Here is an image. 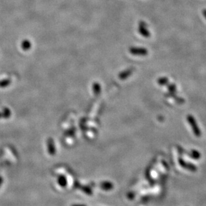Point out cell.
Returning <instances> with one entry per match:
<instances>
[{
	"instance_id": "3957f363",
	"label": "cell",
	"mask_w": 206,
	"mask_h": 206,
	"mask_svg": "<svg viewBox=\"0 0 206 206\" xmlns=\"http://www.w3.org/2000/svg\"><path fill=\"white\" fill-rule=\"evenodd\" d=\"M113 184H111V183H109V182H105L102 185V187L105 189V190H110V189H112L113 188Z\"/></svg>"
},
{
	"instance_id": "6da1fadb",
	"label": "cell",
	"mask_w": 206,
	"mask_h": 206,
	"mask_svg": "<svg viewBox=\"0 0 206 206\" xmlns=\"http://www.w3.org/2000/svg\"><path fill=\"white\" fill-rule=\"evenodd\" d=\"M187 119H188L189 123H190V124L191 125V127H192L194 133H195L196 136H199L200 131L199 130L198 127H197V125L196 124V122L195 121V119H194V118L191 116H189L187 117Z\"/></svg>"
},
{
	"instance_id": "7a4b0ae2",
	"label": "cell",
	"mask_w": 206,
	"mask_h": 206,
	"mask_svg": "<svg viewBox=\"0 0 206 206\" xmlns=\"http://www.w3.org/2000/svg\"><path fill=\"white\" fill-rule=\"evenodd\" d=\"M179 162H180V164H181L183 167L188 168L190 170H192V171H195L196 170V167H195V166H193V165H187V164H185V163L183 162L182 160H180Z\"/></svg>"
}]
</instances>
